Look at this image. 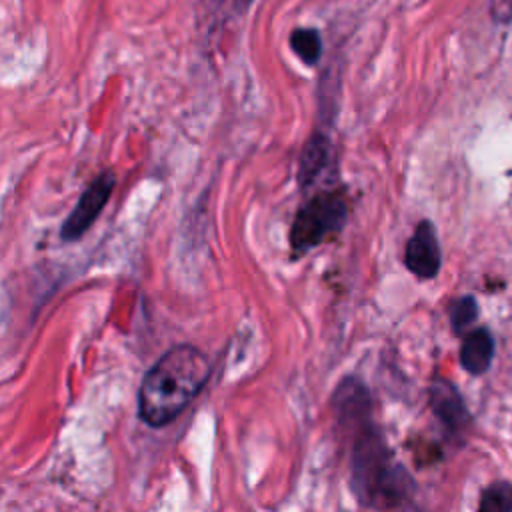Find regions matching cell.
<instances>
[{
	"label": "cell",
	"instance_id": "obj_1",
	"mask_svg": "<svg viewBox=\"0 0 512 512\" xmlns=\"http://www.w3.org/2000/svg\"><path fill=\"white\" fill-rule=\"evenodd\" d=\"M210 376L208 358L194 346L170 348L142 378L140 418L154 428L166 426L196 398Z\"/></svg>",
	"mask_w": 512,
	"mask_h": 512
},
{
	"label": "cell",
	"instance_id": "obj_2",
	"mask_svg": "<svg viewBox=\"0 0 512 512\" xmlns=\"http://www.w3.org/2000/svg\"><path fill=\"white\" fill-rule=\"evenodd\" d=\"M352 486L368 508H404L414 494L410 474L394 460L376 430H364L356 440Z\"/></svg>",
	"mask_w": 512,
	"mask_h": 512
},
{
	"label": "cell",
	"instance_id": "obj_3",
	"mask_svg": "<svg viewBox=\"0 0 512 512\" xmlns=\"http://www.w3.org/2000/svg\"><path fill=\"white\" fill-rule=\"evenodd\" d=\"M346 220V202L340 192H322L314 196L294 218L290 242L294 252L302 254L336 234Z\"/></svg>",
	"mask_w": 512,
	"mask_h": 512
},
{
	"label": "cell",
	"instance_id": "obj_4",
	"mask_svg": "<svg viewBox=\"0 0 512 512\" xmlns=\"http://www.w3.org/2000/svg\"><path fill=\"white\" fill-rule=\"evenodd\" d=\"M116 184V176L114 172H102L80 196L76 208L70 212V216L66 218L64 226H62V238L64 240H74L78 236H82L92 222L96 220V216L102 212V208L106 206L112 188Z\"/></svg>",
	"mask_w": 512,
	"mask_h": 512
},
{
	"label": "cell",
	"instance_id": "obj_5",
	"mask_svg": "<svg viewBox=\"0 0 512 512\" xmlns=\"http://www.w3.org/2000/svg\"><path fill=\"white\" fill-rule=\"evenodd\" d=\"M406 266L418 278H432L440 268V246L430 222H420L406 244Z\"/></svg>",
	"mask_w": 512,
	"mask_h": 512
},
{
	"label": "cell",
	"instance_id": "obj_6",
	"mask_svg": "<svg viewBox=\"0 0 512 512\" xmlns=\"http://www.w3.org/2000/svg\"><path fill=\"white\" fill-rule=\"evenodd\" d=\"M494 356V340L486 328H476L466 334L460 346V364L470 374H484Z\"/></svg>",
	"mask_w": 512,
	"mask_h": 512
},
{
	"label": "cell",
	"instance_id": "obj_7",
	"mask_svg": "<svg viewBox=\"0 0 512 512\" xmlns=\"http://www.w3.org/2000/svg\"><path fill=\"white\" fill-rule=\"evenodd\" d=\"M430 404L438 418L452 430L468 424V412L460 394L448 382H434L430 390Z\"/></svg>",
	"mask_w": 512,
	"mask_h": 512
},
{
	"label": "cell",
	"instance_id": "obj_8",
	"mask_svg": "<svg viewBox=\"0 0 512 512\" xmlns=\"http://www.w3.org/2000/svg\"><path fill=\"white\" fill-rule=\"evenodd\" d=\"M326 164H328V140L322 134H314L308 140L300 160V170H298L300 182L302 184L312 182Z\"/></svg>",
	"mask_w": 512,
	"mask_h": 512
},
{
	"label": "cell",
	"instance_id": "obj_9",
	"mask_svg": "<svg viewBox=\"0 0 512 512\" xmlns=\"http://www.w3.org/2000/svg\"><path fill=\"white\" fill-rule=\"evenodd\" d=\"M290 48L304 64H316L322 56V38L316 28L300 26L290 32Z\"/></svg>",
	"mask_w": 512,
	"mask_h": 512
},
{
	"label": "cell",
	"instance_id": "obj_10",
	"mask_svg": "<svg viewBox=\"0 0 512 512\" xmlns=\"http://www.w3.org/2000/svg\"><path fill=\"white\" fill-rule=\"evenodd\" d=\"M480 510L488 512H508L512 510V484L496 482L488 486L480 496Z\"/></svg>",
	"mask_w": 512,
	"mask_h": 512
},
{
	"label": "cell",
	"instance_id": "obj_11",
	"mask_svg": "<svg viewBox=\"0 0 512 512\" xmlns=\"http://www.w3.org/2000/svg\"><path fill=\"white\" fill-rule=\"evenodd\" d=\"M476 316H478V306H476L474 298H470V296L458 298L450 306V320H452V326L456 332L466 330L476 320Z\"/></svg>",
	"mask_w": 512,
	"mask_h": 512
},
{
	"label": "cell",
	"instance_id": "obj_12",
	"mask_svg": "<svg viewBox=\"0 0 512 512\" xmlns=\"http://www.w3.org/2000/svg\"><path fill=\"white\" fill-rule=\"evenodd\" d=\"M490 16L498 24L512 22V0H490Z\"/></svg>",
	"mask_w": 512,
	"mask_h": 512
}]
</instances>
